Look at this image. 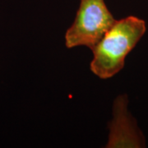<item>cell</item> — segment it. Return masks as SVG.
I'll use <instances>...</instances> for the list:
<instances>
[{
    "mask_svg": "<svg viewBox=\"0 0 148 148\" xmlns=\"http://www.w3.org/2000/svg\"><path fill=\"white\" fill-rule=\"evenodd\" d=\"M115 21L104 0H81L73 24L66 32L65 45L92 49Z\"/></svg>",
    "mask_w": 148,
    "mask_h": 148,
    "instance_id": "7a4b0ae2",
    "label": "cell"
},
{
    "mask_svg": "<svg viewBox=\"0 0 148 148\" xmlns=\"http://www.w3.org/2000/svg\"><path fill=\"white\" fill-rule=\"evenodd\" d=\"M145 21L130 16L115 21L94 48L90 63L92 73L102 79L117 74L124 66L125 58L146 32Z\"/></svg>",
    "mask_w": 148,
    "mask_h": 148,
    "instance_id": "6da1fadb",
    "label": "cell"
}]
</instances>
